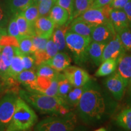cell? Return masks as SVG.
<instances>
[{"label":"cell","instance_id":"obj_28","mask_svg":"<svg viewBox=\"0 0 131 131\" xmlns=\"http://www.w3.org/2000/svg\"><path fill=\"white\" fill-rule=\"evenodd\" d=\"M95 0H74L72 20L91 8Z\"/></svg>","mask_w":131,"mask_h":131},{"label":"cell","instance_id":"obj_33","mask_svg":"<svg viewBox=\"0 0 131 131\" xmlns=\"http://www.w3.org/2000/svg\"><path fill=\"white\" fill-rule=\"evenodd\" d=\"M124 50L131 52V27H127L117 33Z\"/></svg>","mask_w":131,"mask_h":131},{"label":"cell","instance_id":"obj_46","mask_svg":"<svg viewBox=\"0 0 131 131\" xmlns=\"http://www.w3.org/2000/svg\"><path fill=\"white\" fill-rule=\"evenodd\" d=\"M7 29L5 27H0V37H2L3 36L7 35Z\"/></svg>","mask_w":131,"mask_h":131},{"label":"cell","instance_id":"obj_24","mask_svg":"<svg viewBox=\"0 0 131 131\" xmlns=\"http://www.w3.org/2000/svg\"><path fill=\"white\" fill-rule=\"evenodd\" d=\"M16 24L18 28L20 37L23 36H32L35 35L34 27L29 24L22 12L18 13L15 15Z\"/></svg>","mask_w":131,"mask_h":131},{"label":"cell","instance_id":"obj_4","mask_svg":"<svg viewBox=\"0 0 131 131\" xmlns=\"http://www.w3.org/2000/svg\"><path fill=\"white\" fill-rule=\"evenodd\" d=\"M91 41V37H83L70 30L66 32V47L72 53L74 61L77 64L81 65L84 64L89 58L88 49Z\"/></svg>","mask_w":131,"mask_h":131},{"label":"cell","instance_id":"obj_48","mask_svg":"<svg viewBox=\"0 0 131 131\" xmlns=\"http://www.w3.org/2000/svg\"><path fill=\"white\" fill-rule=\"evenodd\" d=\"M6 130V127H5L1 123V122H0V130Z\"/></svg>","mask_w":131,"mask_h":131},{"label":"cell","instance_id":"obj_15","mask_svg":"<svg viewBox=\"0 0 131 131\" xmlns=\"http://www.w3.org/2000/svg\"><path fill=\"white\" fill-rule=\"evenodd\" d=\"M71 62L72 59L68 53L59 51L56 55L44 63L47 64L58 72H61L70 66Z\"/></svg>","mask_w":131,"mask_h":131},{"label":"cell","instance_id":"obj_41","mask_svg":"<svg viewBox=\"0 0 131 131\" xmlns=\"http://www.w3.org/2000/svg\"><path fill=\"white\" fill-rule=\"evenodd\" d=\"M8 68L9 67H7L5 64L4 61H3L1 53H0V77L3 78V80L4 81L12 79V78H10L9 75L8 74Z\"/></svg>","mask_w":131,"mask_h":131},{"label":"cell","instance_id":"obj_25","mask_svg":"<svg viewBox=\"0 0 131 131\" xmlns=\"http://www.w3.org/2000/svg\"><path fill=\"white\" fill-rule=\"evenodd\" d=\"M117 60L107 59L101 62L100 64L99 68L96 71L95 75L98 77L109 76L115 71L117 69Z\"/></svg>","mask_w":131,"mask_h":131},{"label":"cell","instance_id":"obj_42","mask_svg":"<svg viewBox=\"0 0 131 131\" xmlns=\"http://www.w3.org/2000/svg\"><path fill=\"white\" fill-rule=\"evenodd\" d=\"M129 1L130 0H113L109 6L112 9H123Z\"/></svg>","mask_w":131,"mask_h":131},{"label":"cell","instance_id":"obj_12","mask_svg":"<svg viewBox=\"0 0 131 131\" xmlns=\"http://www.w3.org/2000/svg\"><path fill=\"white\" fill-rule=\"evenodd\" d=\"M55 28V24L49 16H40L34 24L35 35L50 39Z\"/></svg>","mask_w":131,"mask_h":131},{"label":"cell","instance_id":"obj_14","mask_svg":"<svg viewBox=\"0 0 131 131\" xmlns=\"http://www.w3.org/2000/svg\"><path fill=\"white\" fill-rule=\"evenodd\" d=\"M117 72L128 86L131 80V52L125 51L117 59Z\"/></svg>","mask_w":131,"mask_h":131},{"label":"cell","instance_id":"obj_52","mask_svg":"<svg viewBox=\"0 0 131 131\" xmlns=\"http://www.w3.org/2000/svg\"><path fill=\"white\" fill-rule=\"evenodd\" d=\"M2 49H3V46L1 45H0V53H1V50H2Z\"/></svg>","mask_w":131,"mask_h":131},{"label":"cell","instance_id":"obj_8","mask_svg":"<svg viewBox=\"0 0 131 131\" xmlns=\"http://www.w3.org/2000/svg\"><path fill=\"white\" fill-rule=\"evenodd\" d=\"M63 72L73 87L83 86L91 80V77L88 72L79 67L69 66Z\"/></svg>","mask_w":131,"mask_h":131},{"label":"cell","instance_id":"obj_44","mask_svg":"<svg viewBox=\"0 0 131 131\" xmlns=\"http://www.w3.org/2000/svg\"><path fill=\"white\" fill-rule=\"evenodd\" d=\"M123 10L126 15L127 19H128L129 23V26L131 27V0L129 1L126 4Z\"/></svg>","mask_w":131,"mask_h":131},{"label":"cell","instance_id":"obj_49","mask_svg":"<svg viewBox=\"0 0 131 131\" xmlns=\"http://www.w3.org/2000/svg\"><path fill=\"white\" fill-rule=\"evenodd\" d=\"M127 87H128V92L129 93L130 92H131V80L129 83V84H128V86H127Z\"/></svg>","mask_w":131,"mask_h":131},{"label":"cell","instance_id":"obj_36","mask_svg":"<svg viewBox=\"0 0 131 131\" xmlns=\"http://www.w3.org/2000/svg\"><path fill=\"white\" fill-rule=\"evenodd\" d=\"M56 2L57 0H42L40 3H38L39 16H49L50 10L53 6H55Z\"/></svg>","mask_w":131,"mask_h":131},{"label":"cell","instance_id":"obj_38","mask_svg":"<svg viewBox=\"0 0 131 131\" xmlns=\"http://www.w3.org/2000/svg\"><path fill=\"white\" fill-rule=\"evenodd\" d=\"M73 4H74V0H57L56 4H55L63 8L68 12L69 15V20L68 21V24H70L72 21Z\"/></svg>","mask_w":131,"mask_h":131},{"label":"cell","instance_id":"obj_21","mask_svg":"<svg viewBox=\"0 0 131 131\" xmlns=\"http://www.w3.org/2000/svg\"><path fill=\"white\" fill-rule=\"evenodd\" d=\"M92 86L91 80L86 83V84L80 87H73L72 89L68 93L65 100L70 107H77L80 98L84 92Z\"/></svg>","mask_w":131,"mask_h":131},{"label":"cell","instance_id":"obj_29","mask_svg":"<svg viewBox=\"0 0 131 131\" xmlns=\"http://www.w3.org/2000/svg\"><path fill=\"white\" fill-rule=\"evenodd\" d=\"M34 3V0H10L9 7L14 14L23 12Z\"/></svg>","mask_w":131,"mask_h":131},{"label":"cell","instance_id":"obj_23","mask_svg":"<svg viewBox=\"0 0 131 131\" xmlns=\"http://www.w3.org/2000/svg\"><path fill=\"white\" fill-rule=\"evenodd\" d=\"M20 51L18 47H15V55L13 58L8 68V74L10 78L15 80L23 70H24L23 64L22 59H21Z\"/></svg>","mask_w":131,"mask_h":131},{"label":"cell","instance_id":"obj_7","mask_svg":"<svg viewBox=\"0 0 131 131\" xmlns=\"http://www.w3.org/2000/svg\"><path fill=\"white\" fill-rule=\"evenodd\" d=\"M111 9L109 5L99 8H90L77 18L94 26H97L111 21Z\"/></svg>","mask_w":131,"mask_h":131},{"label":"cell","instance_id":"obj_6","mask_svg":"<svg viewBox=\"0 0 131 131\" xmlns=\"http://www.w3.org/2000/svg\"><path fill=\"white\" fill-rule=\"evenodd\" d=\"M18 98L16 93L11 91L6 93L0 99V122L6 129L11 122Z\"/></svg>","mask_w":131,"mask_h":131},{"label":"cell","instance_id":"obj_2","mask_svg":"<svg viewBox=\"0 0 131 131\" xmlns=\"http://www.w3.org/2000/svg\"><path fill=\"white\" fill-rule=\"evenodd\" d=\"M80 116L88 122H94L100 119L106 111L104 97L92 85L84 92L77 106Z\"/></svg>","mask_w":131,"mask_h":131},{"label":"cell","instance_id":"obj_51","mask_svg":"<svg viewBox=\"0 0 131 131\" xmlns=\"http://www.w3.org/2000/svg\"><path fill=\"white\" fill-rule=\"evenodd\" d=\"M34 3H37V4H38V3H39L40 2V1H41L42 0H34Z\"/></svg>","mask_w":131,"mask_h":131},{"label":"cell","instance_id":"obj_30","mask_svg":"<svg viewBox=\"0 0 131 131\" xmlns=\"http://www.w3.org/2000/svg\"><path fill=\"white\" fill-rule=\"evenodd\" d=\"M32 37L30 36H23L20 37L18 39V49L21 53L23 54H33Z\"/></svg>","mask_w":131,"mask_h":131},{"label":"cell","instance_id":"obj_13","mask_svg":"<svg viewBox=\"0 0 131 131\" xmlns=\"http://www.w3.org/2000/svg\"><path fill=\"white\" fill-rule=\"evenodd\" d=\"M36 92L50 96H57L58 81L56 78L37 76V89Z\"/></svg>","mask_w":131,"mask_h":131},{"label":"cell","instance_id":"obj_27","mask_svg":"<svg viewBox=\"0 0 131 131\" xmlns=\"http://www.w3.org/2000/svg\"><path fill=\"white\" fill-rule=\"evenodd\" d=\"M117 123L122 128L131 130V107L119 113L117 117Z\"/></svg>","mask_w":131,"mask_h":131},{"label":"cell","instance_id":"obj_5","mask_svg":"<svg viewBox=\"0 0 131 131\" xmlns=\"http://www.w3.org/2000/svg\"><path fill=\"white\" fill-rule=\"evenodd\" d=\"M77 125V117L70 112L65 115L50 117L42 119L35 126L34 130L38 131H70Z\"/></svg>","mask_w":131,"mask_h":131},{"label":"cell","instance_id":"obj_34","mask_svg":"<svg viewBox=\"0 0 131 131\" xmlns=\"http://www.w3.org/2000/svg\"><path fill=\"white\" fill-rule=\"evenodd\" d=\"M33 48H34V53L33 55L41 53L45 50L46 46L49 39L42 38L37 35L32 36Z\"/></svg>","mask_w":131,"mask_h":131},{"label":"cell","instance_id":"obj_16","mask_svg":"<svg viewBox=\"0 0 131 131\" xmlns=\"http://www.w3.org/2000/svg\"><path fill=\"white\" fill-rule=\"evenodd\" d=\"M16 80L26 87L27 91L35 92L37 91V76L34 70H23L18 75Z\"/></svg>","mask_w":131,"mask_h":131},{"label":"cell","instance_id":"obj_11","mask_svg":"<svg viewBox=\"0 0 131 131\" xmlns=\"http://www.w3.org/2000/svg\"><path fill=\"white\" fill-rule=\"evenodd\" d=\"M117 32L115 30L111 21L95 26L91 34V40L96 42H107Z\"/></svg>","mask_w":131,"mask_h":131},{"label":"cell","instance_id":"obj_50","mask_svg":"<svg viewBox=\"0 0 131 131\" xmlns=\"http://www.w3.org/2000/svg\"><path fill=\"white\" fill-rule=\"evenodd\" d=\"M129 101L131 103V92H129Z\"/></svg>","mask_w":131,"mask_h":131},{"label":"cell","instance_id":"obj_45","mask_svg":"<svg viewBox=\"0 0 131 131\" xmlns=\"http://www.w3.org/2000/svg\"><path fill=\"white\" fill-rule=\"evenodd\" d=\"M7 16H6L2 8L0 6V27H4V26L7 24Z\"/></svg>","mask_w":131,"mask_h":131},{"label":"cell","instance_id":"obj_31","mask_svg":"<svg viewBox=\"0 0 131 131\" xmlns=\"http://www.w3.org/2000/svg\"><path fill=\"white\" fill-rule=\"evenodd\" d=\"M24 17L31 26L34 27V24L37 19L40 17L38 4L34 3L22 12Z\"/></svg>","mask_w":131,"mask_h":131},{"label":"cell","instance_id":"obj_47","mask_svg":"<svg viewBox=\"0 0 131 131\" xmlns=\"http://www.w3.org/2000/svg\"><path fill=\"white\" fill-rule=\"evenodd\" d=\"M4 81L3 80V78L0 77V94L1 93V92L3 91V86L4 85Z\"/></svg>","mask_w":131,"mask_h":131},{"label":"cell","instance_id":"obj_26","mask_svg":"<svg viewBox=\"0 0 131 131\" xmlns=\"http://www.w3.org/2000/svg\"><path fill=\"white\" fill-rule=\"evenodd\" d=\"M57 81H58V93L57 96L66 99L68 93L73 88L72 85L66 78L64 73H59L57 76Z\"/></svg>","mask_w":131,"mask_h":131},{"label":"cell","instance_id":"obj_17","mask_svg":"<svg viewBox=\"0 0 131 131\" xmlns=\"http://www.w3.org/2000/svg\"><path fill=\"white\" fill-rule=\"evenodd\" d=\"M110 19L117 33L129 27V23L127 16L123 9H111Z\"/></svg>","mask_w":131,"mask_h":131},{"label":"cell","instance_id":"obj_40","mask_svg":"<svg viewBox=\"0 0 131 131\" xmlns=\"http://www.w3.org/2000/svg\"><path fill=\"white\" fill-rule=\"evenodd\" d=\"M7 32L8 35L15 37L17 40L19 39V38L20 37L18 28L17 24H16L15 16L12 18L11 19L10 21L9 26H8Z\"/></svg>","mask_w":131,"mask_h":131},{"label":"cell","instance_id":"obj_9","mask_svg":"<svg viewBox=\"0 0 131 131\" xmlns=\"http://www.w3.org/2000/svg\"><path fill=\"white\" fill-rule=\"evenodd\" d=\"M106 86L111 92L114 98L118 100H121L124 95L126 88L127 85L122 77L115 71L111 74L106 81Z\"/></svg>","mask_w":131,"mask_h":131},{"label":"cell","instance_id":"obj_43","mask_svg":"<svg viewBox=\"0 0 131 131\" xmlns=\"http://www.w3.org/2000/svg\"><path fill=\"white\" fill-rule=\"evenodd\" d=\"M112 0H95L91 8H99L107 6L111 4Z\"/></svg>","mask_w":131,"mask_h":131},{"label":"cell","instance_id":"obj_3","mask_svg":"<svg viewBox=\"0 0 131 131\" xmlns=\"http://www.w3.org/2000/svg\"><path fill=\"white\" fill-rule=\"evenodd\" d=\"M38 117L34 111L21 97L16 100V107L11 122L6 130L26 131L30 130L37 123Z\"/></svg>","mask_w":131,"mask_h":131},{"label":"cell","instance_id":"obj_35","mask_svg":"<svg viewBox=\"0 0 131 131\" xmlns=\"http://www.w3.org/2000/svg\"><path fill=\"white\" fill-rule=\"evenodd\" d=\"M15 47L12 45H5L3 46L1 55L5 64L9 67L15 55Z\"/></svg>","mask_w":131,"mask_h":131},{"label":"cell","instance_id":"obj_37","mask_svg":"<svg viewBox=\"0 0 131 131\" xmlns=\"http://www.w3.org/2000/svg\"><path fill=\"white\" fill-rule=\"evenodd\" d=\"M58 52V47L50 38L47 41L45 50L43 53L44 63H45L47 60L53 57L55 55H56Z\"/></svg>","mask_w":131,"mask_h":131},{"label":"cell","instance_id":"obj_32","mask_svg":"<svg viewBox=\"0 0 131 131\" xmlns=\"http://www.w3.org/2000/svg\"><path fill=\"white\" fill-rule=\"evenodd\" d=\"M60 72H57L46 63H42L37 67V76L48 78H56Z\"/></svg>","mask_w":131,"mask_h":131},{"label":"cell","instance_id":"obj_19","mask_svg":"<svg viewBox=\"0 0 131 131\" xmlns=\"http://www.w3.org/2000/svg\"><path fill=\"white\" fill-rule=\"evenodd\" d=\"M49 16L56 26H62L65 24H68V21L69 20V15L68 12L58 5L55 4L50 10Z\"/></svg>","mask_w":131,"mask_h":131},{"label":"cell","instance_id":"obj_10","mask_svg":"<svg viewBox=\"0 0 131 131\" xmlns=\"http://www.w3.org/2000/svg\"><path fill=\"white\" fill-rule=\"evenodd\" d=\"M125 51L118 34L117 33V34L106 43L103 50L101 62L107 59L117 60Z\"/></svg>","mask_w":131,"mask_h":131},{"label":"cell","instance_id":"obj_1","mask_svg":"<svg viewBox=\"0 0 131 131\" xmlns=\"http://www.w3.org/2000/svg\"><path fill=\"white\" fill-rule=\"evenodd\" d=\"M19 96L41 112L60 115L70 112V106L59 96L47 95L26 90H19Z\"/></svg>","mask_w":131,"mask_h":131},{"label":"cell","instance_id":"obj_39","mask_svg":"<svg viewBox=\"0 0 131 131\" xmlns=\"http://www.w3.org/2000/svg\"><path fill=\"white\" fill-rule=\"evenodd\" d=\"M20 54L21 59H22L23 64L24 70H35L37 66H36L35 64L34 57L33 56H30L29 54H23L21 52Z\"/></svg>","mask_w":131,"mask_h":131},{"label":"cell","instance_id":"obj_18","mask_svg":"<svg viewBox=\"0 0 131 131\" xmlns=\"http://www.w3.org/2000/svg\"><path fill=\"white\" fill-rule=\"evenodd\" d=\"M95 26L88 23L78 18H76L70 23L69 30L83 37H91Z\"/></svg>","mask_w":131,"mask_h":131},{"label":"cell","instance_id":"obj_22","mask_svg":"<svg viewBox=\"0 0 131 131\" xmlns=\"http://www.w3.org/2000/svg\"><path fill=\"white\" fill-rule=\"evenodd\" d=\"M69 30V25L56 26L51 37L52 40L58 47V51H63L66 47V34Z\"/></svg>","mask_w":131,"mask_h":131},{"label":"cell","instance_id":"obj_20","mask_svg":"<svg viewBox=\"0 0 131 131\" xmlns=\"http://www.w3.org/2000/svg\"><path fill=\"white\" fill-rule=\"evenodd\" d=\"M106 42L92 41L90 42L88 49V53L89 58L96 66H100L101 63V58Z\"/></svg>","mask_w":131,"mask_h":131},{"label":"cell","instance_id":"obj_53","mask_svg":"<svg viewBox=\"0 0 131 131\" xmlns=\"http://www.w3.org/2000/svg\"><path fill=\"white\" fill-rule=\"evenodd\" d=\"M112 1H113V0H112Z\"/></svg>","mask_w":131,"mask_h":131}]
</instances>
